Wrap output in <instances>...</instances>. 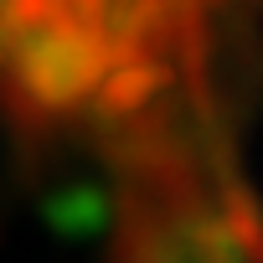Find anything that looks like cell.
Here are the masks:
<instances>
[{
	"mask_svg": "<svg viewBox=\"0 0 263 263\" xmlns=\"http://www.w3.org/2000/svg\"><path fill=\"white\" fill-rule=\"evenodd\" d=\"M67 227H83V222H98V196L93 191H72L67 201H62V212H57Z\"/></svg>",
	"mask_w": 263,
	"mask_h": 263,
	"instance_id": "obj_2",
	"label": "cell"
},
{
	"mask_svg": "<svg viewBox=\"0 0 263 263\" xmlns=\"http://www.w3.org/2000/svg\"><path fill=\"white\" fill-rule=\"evenodd\" d=\"M160 88H165V62L155 52L114 57L93 88V114L98 119H140V108H150V98Z\"/></svg>",
	"mask_w": 263,
	"mask_h": 263,
	"instance_id": "obj_1",
	"label": "cell"
}]
</instances>
